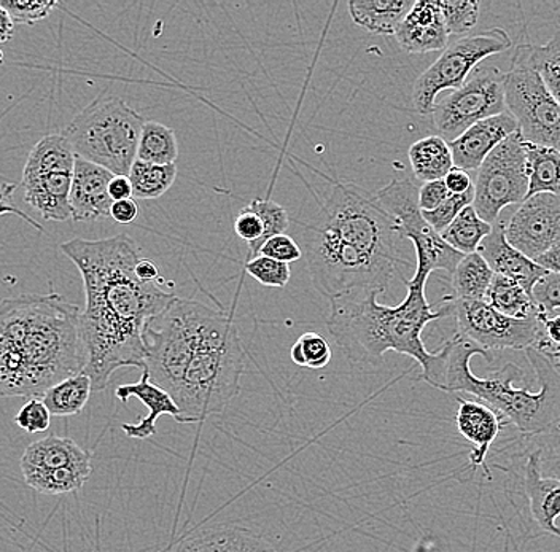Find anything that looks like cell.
<instances>
[{"label": "cell", "instance_id": "4", "mask_svg": "<svg viewBox=\"0 0 560 552\" xmlns=\"http://www.w3.org/2000/svg\"><path fill=\"white\" fill-rule=\"evenodd\" d=\"M75 304L59 293L0 302V397L38 398L85 369Z\"/></svg>", "mask_w": 560, "mask_h": 552}, {"label": "cell", "instance_id": "5", "mask_svg": "<svg viewBox=\"0 0 560 552\" xmlns=\"http://www.w3.org/2000/svg\"><path fill=\"white\" fill-rule=\"evenodd\" d=\"M475 355L492 362L490 352L455 333L440 351L433 352L432 363L420 377L443 392L472 395L503 421L511 422L524 436L541 435L559 427L560 373L545 355L534 348L525 349L528 363L540 383L538 392L513 386L514 380L523 376L513 363H508L490 377L472 375L470 362Z\"/></svg>", "mask_w": 560, "mask_h": 552}, {"label": "cell", "instance_id": "35", "mask_svg": "<svg viewBox=\"0 0 560 552\" xmlns=\"http://www.w3.org/2000/svg\"><path fill=\"white\" fill-rule=\"evenodd\" d=\"M530 61L552 96L560 104V33L545 45H528Z\"/></svg>", "mask_w": 560, "mask_h": 552}, {"label": "cell", "instance_id": "33", "mask_svg": "<svg viewBox=\"0 0 560 552\" xmlns=\"http://www.w3.org/2000/svg\"><path fill=\"white\" fill-rule=\"evenodd\" d=\"M128 178L131 181L132 198L156 199L163 197L173 187L177 178V166L175 164L158 166V164L136 160Z\"/></svg>", "mask_w": 560, "mask_h": 552}, {"label": "cell", "instance_id": "23", "mask_svg": "<svg viewBox=\"0 0 560 552\" xmlns=\"http://www.w3.org/2000/svg\"><path fill=\"white\" fill-rule=\"evenodd\" d=\"M173 552H278L260 535L237 526L201 529L175 544Z\"/></svg>", "mask_w": 560, "mask_h": 552}, {"label": "cell", "instance_id": "9", "mask_svg": "<svg viewBox=\"0 0 560 552\" xmlns=\"http://www.w3.org/2000/svg\"><path fill=\"white\" fill-rule=\"evenodd\" d=\"M511 47L513 40L503 27H489L451 42L412 85V108L422 117L432 115L441 91L460 89L485 59L503 54Z\"/></svg>", "mask_w": 560, "mask_h": 552}, {"label": "cell", "instance_id": "44", "mask_svg": "<svg viewBox=\"0 0 560 552\" xmlns=\"http://www.w3.org/2000/svg\"><path fill=\"white\" fill-rule=\"evenodd\" d=\"M234 233H236L244 243H247V246L257 244L258 240H261L262 233H265L260 216L248 211L247 208L241 209L240 214H237L236 220H234Z\"/></svg>", "mask_w": 560, "mask_h": 552}, {"label": "cell", "instance_id": "22", "mask_svg": "<svg viewBox=\"0 0 560 552\" xmlns=\"http://www.w3.org/2000/svg\"><path fill=\"white\" fill-rule=\"evenodd\" d=\"M115 397L122 401V403H128L131 398H138L140 403L149 410V414H147L139 424L121 425L122 432H125L129 438H150V436L156 433V421L161 415H173L175 421H177L178 415H180V411H178L177 404H175L171 395L164 392L156 384H153L147 372H142V376H140L138 383L125 384V386L118 387V389L115 390Z\"/></svg>", "mask_w": 560, "mask_h": 552}, {"label": "cell", "instance_id": "12", "mask_svg": "<svg viewBox=\"0 0 560 552\" xmlns=\"http://www.w3.org/2000/svg\"><path fill=\"white\" fill-rule=\"evenodd\" d=\"M472 208L485 222H499L508 205L523 204L528 190L527 161L520 131L500 143L476 171Z\"/></svg>", "mask_w": 560, "mask_h": 552}, {"label": "cell", "instance_id": "19", "mask_svg": "<svg viewBox=\"0 0 560 552\" xmlns=\"http://www.w3.org/2000/svg\"><path fill=\"white\" fill-rule=\"evenodd\" d=\"M406 54L443 51L450 45V34L444 26L438 2L418 0L406 13L394 34Z\"/></svg>", "mask_w": 560, "mask_h": 552}, {"label": "cell", "instance_id": "17", "mask_svg": "<svg viewBox=\"0 0 560 552\" xmlns=\"http://www.w3.org/2000/svg\"><path fill=\"white\" fill-rule=\"evenodd\" d=\"M516 131V120L508 111L478 121L450 143L454 167L468 174L478 171L490 153Z\"/></svg>", "mask_w": 560, "mask_h": 552}, {"label": "cell", "instance_id": "53", "mask_svg": "<svg viewBox=\"0 0 560 552\" xmlns=\"http://www.w3.org/2000/svg\"><path fill=\"white\" fill-rule=\"evenodd\" d=\"M3 64V51L2 48H0V66Z\"/></svg>", "mask_w": 560, "mask_h": 552}, {"label": "cell", "instance_id": "54", "mask_svg": "<svg viewBox=\"0 0 560 552\" xmlns=\"http://www.w3.org/2000/svg\"><path fill=\"white\" fill-rule=\"evenodd\" d=\"M556 365H559V366H560V354H559V359H558V360H556ZM556 365H555V366H556Z\"/></svg>", "mask_w": 560, "mask_h": 552}, {"label": "cell", "instance_id": "6", "mask_svg": "<svg viewBox=\"0 0 560 552\" xmlns=\"http://www.w3.org/2000/svg\"><path fill=\"white\" fill-rule=\"evenodd\" d=\"M429 278V272L416 269L411 281H406L408 293L397 306L377 302V290H357L330 300L328 331L350 362L380 365L384 355L394 351L415 359L422 372L429 368L433 352L427 351L422 331L430 321L451 316L446 303L433 310L427 302Z\"/></svg>", "mask_w": 560, "mask_h": 552}, {"label": "cell", "instance_id": "31", "mask_svg": "<svg viewBox=\"0 0 560 552\" xmlns=\"http://www.w3.org/2000/svg\"><path fill=\"white\" fill-rule=\"evenodd\" d=\"M492 232V225L485 222L472 205L460 212L453 223L441 233L444 243L462 255L475 254L482 240Z\"/></svg>", "mask_w": 560, "mask_h": 552}, {"label": "cell", "instance_id": "40", "mask_svg": "<svg viewBox=\"0 0 560 552\" xmlns=\"http://www.w3.org/2000/svg\"><path fill=\"white\" fill-rule=\"evenodd\" d=\"M472 198H475L472 188L467 193L451 195L443 204L438 205L435 211L422 212L423 219L436 233L441 234L454 222L455 216L472 204Z\"/></svg>", "mask_w": 560, "mask_h": 552}, {"label": "cell", "instance_id": "2", "mask_svg": "<svg viewBox=\"0 0 560 552\" xmlns=\"http://www.w3.org/2000/svg\"><path fill=\"white\" fill-rule=\"evenodd\" d=\"M150 380L171 395L178 424H199L225 411L241 390L245 351L225 310L177 298L143 328Z\"/></svg>", "mask_w": 560, "mask_h": 552}, {"label": "cell", "instance_id": "16", "mask_svg": "<svg viewBox=\"0 0 560 552\" xmlns=\"http://www.w3.org/2000/svg\"><path fill=\"white\" fill-rule=\"evenodd\" d=\"M114 174L97 164L75 158L72 188H70V219L73 222H101L110 219L114 201L108 195V184Z\"/></svg>", "mask_w": 560, "mask_h": 552}, {"label": "cell", "instance_id": "38", "mask_svg": "<svg viewBox=\"0 0 560 552\" xmlns=\"http://www.w3.org/2000/svg\"><path fill=\"white\" fill-rule=\"evenodd\" d=\"M0 7L9 13L15 26H33L47 19L59 3L55 0H0Z\"/></svg>", "mask_w": 560, "mask_h": 552}, {"label": "cell", "instance_id": "1", "mask_svg": "<svg viewBox=\"0 0 560 552\" xmlns=\"http://www.w3.org/2000/svg\"><path fill=\"white\" fill-rule=\"evenodd\" d=\"M61 250L79 268L85 286V309L80 314L86 351L83 373L93 392H103L117 369H143V328L175 295L136 275L140 251L128 234L97 240L77 237Z\"/></svg>", "mask_w": 560, "mask_h": 552}, {"label": "cell", "instance_id": "10", "mask_svg": "<svg viewBox=\"0 0 560 552\" xmlns=\"http://www.w3.org/2000/svg\"><path fill=\"white\" fill-rule=\"evenodd\" d=\"M75 152L62 134L45 136L35 143L23 169L24 201L51 222L70 220Z\"/></svg>", "mask_w": 560, "mask_h": 552}, {"label": "cell", "instance_id": "25", "mask_svg": "<svg viewBox=\"0 0 560 552\" xmlns=\"http://www.w3.org/2000/svg\"><path fill=\"white\" fill-rule=\"evenodd\" d=\"M411 0H350V19L357 26L376 36H394L406 13L411 10Z\"/></svg>", "mask_w": 560, "mask_h": 552}, {"label": "cell", "instance_id": "3", "mask_svg": "<svg viewBox=\"0 0 560 552\" xmlns=\"http://www.w3.org/2000/svg\"><path fill=\"white\" fill-rule=\"evenodd\" d=\"M397 225L374 193L336 181L311 222L303 223L304 257L315 290L332 300L357 290L385 292L409 267L397 247Z\"/></svg>", "mask_w": 560, "mask_h": 552}, {"label": "cell", "instance_id": "50", "mask_svg": "<svg viewBox=\"0 0 560 552\" xmlns=\"http://www.w3.org/2000/svg\"><path fill=\"white\" fill-rule=\"evenodd\" d=\"M535 263L545 269L546 272L560 274V243L546 250L538 260H535Z\"/></svg>", "mask_w": 560, "mask_h": 552}, {"label": "cell", "instance_id": "41", "mask_svg": "<svg viewBox=\"0 0 560 552\" xmlns=\"http://www.w3.org/2000/svg\"><path fill=\"white\" fill-rule=\"evenodd\" d=\"M15 422L18 427L33 435V433L47 432L50 428L51 414L40 398H31L18 412Z\"/></svg>", "mask_w": 560, "mask_h": 552}, {"label": "cell", "instance_id": "14", "mask_svg": "<svg viewBox=\"0 0 560 552\" xmlns=\"http://www.w3.org/2000/svg\"><path fill=\"white\" fill-rule=\"evenodd\" d=\"M450 307L451 317L457 321V334L468 339L485 351H525L534 345L540 319L517 320L503 316L486 302L443 300ZM540 316V314H538Z\"/></svg>", "mask_w": 560, "mask_h": 552}, {"label": "cell", "instance_id": "51", "mask_svg": "<svg viewBox=\"0 0 560 552\" xmlns=\"http://www.w3.org/2000/svg\"><path fill=\"white\" fill-rule=\"evenodd\" d=\"M136 275L142 282H156L158 278H160V269H158L153 261L140 258L138 265H136Z\"/></svg>", "mask_w": 560, "mask_h": 552}, {"label": "cell", "instance_id": "26", "mask_svg": "<svg viewBox=\"0 0 560 552\" xmlns=\"http://www.w3.org/2000/svg\"><path fill=\"white\" fill-rule=\"evenodd\" d=\"M528 190L525 199L549 193L560 197V150L524 141Z\"/></svg>", "mask_w": 560, "mask_h": 552}, {"label": "cell", "instance_id": "20", "mask_svg": "<svg viewBox=\"0 0 560 552\" xmlns=\"http://www.w3.org/2000/svg\"><path fill=\"white\" fill-rule=\"evenodd\" d=\"M455 425H457L458 433L467 442H470L471 445H475V449L470 453L472 470L482 467L486 474L490 478L486 457H488L490 446L493 445L500 430H502L503 419L495 411L490 410L488 404L481 403V401L462 400V398H458Z\"/></svg>", "mask_w": 560, "mask_h": 552}, {"label": "cell", "instance_id": "48", "mask_svg": "<svg viewBox=\"0 0 560 552\" xmlns=\"http://www.w3.org/2000/svg\"><path fill=\"white\" fill-rule=\"evenodd\" d=\"M443 180L444 184H446L447 190H450L451 195L467 193V191L471 190L472 188L470 174L458 169V167H453V169L447 173V176L444 177Z\"/></svg>", "mask_w": 560, "mask_h": 552}, {"label": "cell", "instance_id": "24", "mask_svg": "<svg viewBox=\"0 0 560 552\" xmlns=\"http://www.w3.org/2000/svg\"><path fill=\"white\" fill-rule=\"evenodd\" d=\"M91 454L65 436L50 435L31 443L21 457L23 477L35 473H51L77 465H90Z\"/></svg>", "mask_w": 560, "mask_h": 552}, {"label": "cell", "instance_id": "27", "mask_svg": "<svg viewBox=\"0 0 560 552\" xmlns=\"http://www.w3.org/2000/svg\"><path fill=\"white\" fill-rule=\"evenodd\" d=\"M408 155L412 173L423 184L443 180L454 167L450 143L438 134L427 136L412 143Z\"/></svg>", "mask_w": 560, "mask_h": 552}, {"label": "cell", "instance_id": "8", "mask_svg": "<svg viewBox=\"0 0 560 552\" xmlns=\"http://www.w3.org/2000/svg\"><path fill=\"white\" fill-rule=\"evenodd\" d=\"M528 45L514 48L511 69L503 72L506 111L524 141L560 150V104L532 64Z\"/></svg>", "mask_w": 560, "mask_h": 552}, {"label": "cell", "instance_id": "21", "mask_svg": "<svg viewBox=\"0 0 560 552\" xmlns=\"http://www.w3.org/2000/svg\"><path fill=\"white\" fill-rule=\"evenodd\" d=\"M524 491L530 503V513L542 532L560 538V480L542 477L541 449L528 456L524 468Z\"/></svg>", "mask_w": 560, "mask_h": 552}, {"label": "cell", "instance_id": "29", "mask_svg": "<svg viewBox=\"0 0 560 552\" xmlns=\"http://www.w3.org/2000/svg\"><path fill=\"white\" fill-rule=\"evenodd\" d=\"M493 272L486 263L485 258L475 251V254L464 255L453 274H451V286H453L454 300H470V302H485L486 293L490 282H492Z\"/></svg>", "mask_w": 560, "mask_h": 552}, {"label": "cell", "instance_id": "37", "mask_svg": "<svg viewBox=\"0 0 560 552\" xmlns=\"http://www.w3.org/2000/svg\"><path fill=\"white\" fill-rule=\"evenodd\" d=\"M290 356L300 368L322 369L331 362V345L322 334L307 331L293 344Z\"/></svg>", "mask_w": 560, "mask_h": 552}, {"label": "cell", "instance_id": "49", "mask_svg": "<svg viewBox=\"0 0 560 552\" xmlns=\"http://www.w3.org/2000/svg\"><path fill=\"white\" fill-rule=\"evenodd\" d=\"M108 195H110L114 202L131 199L132 187L128 176H114L110 184H108Z\"/></svg>", "mask_w": 560, "mask_h": 552}, {"label": "cell", "instance_id": "55", "mask_svg": "<svg viewBox=\"0 0 560 552\" xmlns=\"http://www.w3.org/2000/svg\"><path fill=\"white\" fill-rule=\"evenodd\" d=\"M10 108H12V107H10ZM10 108H7V110H5V111H3V114H2V115H0V118H2V117H3V115H5V114H7V111H9V110H10Z\"/></svg>", "mask_w": 560, "mask_h": 552}, {"label": "cell", "instance_id": "52", "mask_svg": "<svg viewBox=\"0 0 560 552\" xmlns=\"http://www.w3.org/2000/svg\"><path fill=\"white\" fill-rule=\"evenodd\" d=\"M13 31H15V24H13L9 13L0 7V44L9 42L13 36Z\"/></svg>", "mask_w": 560, "mask_h": 552}, {"label": "cell", "instance_id": "43", "mask_svg": "<svg viewBox=\"0 0 560 552\" xmlns=\"http://www.w3.org/2000/svg\"><path fill=\"white\" fill-rule=\"evenodd\" d=\"M535 303L542 313L551 314L560 309V274H548L535 285L534 292H532Z\"/></svg>", "mask_w": 560, "mask_h": 552}, {"label": "cell", "instance_id": "15", "mask_svg": "<svg viewBox=\"0 0 560 552\" xmlns=\"http://www.w3.org/2000/svg\"><path fill=\"white\" fill-rule=\"evenodd\" d=\"M508 243L530 260L560 243V197L541 193L525 199L505 223Z\"/></svg>", "mask_w": 560, "mask_h": 552}, {"label": "cell", "instance_id": "34", "mask_svg": "<svg viewBox=\"0 0 560 552\" xmlns=\"http://www.w3.org/2000/svg\"><path fill=\"white\" fill-rule=\"evenodd\" d=\"M245 208L260 216L262 228H265L261 240L248 246L247 260H254L260 255V249L266 240L271 239L272 236H278V234H285L290 226V216L282 205L268 198L252 199Z\"/></svg>", "mask_w": 560, "mask_h": 552}, {"label": "cell", "instance_id": "42", "mask_svg": "<svg viewBox=\"0 0 560 552\" xmlns=\"http://www.w3.org/2000/svg\"><path fill=\"white\" fill-rule=\"evenodd\" d=\"M260 255L280 261V263L290 265L303 258V250L293 237L287 236V234H278V236H272L271 239L262 244Z\"/></svg>", "mask_w": 560, "mask_h": 552}, {"label": "cell", "instance_id": "11", "mask_svg": "<svg viewBox=\"0 0 560 552\" xmlns=\"http://www.w3.org/2000/svg\"><path fill=\"white\" fill-rule=\"evenodd\" d=\"M418 195L419 188L411 180L395 178L374 197L394 219L398 236L411 239L416 251V269L429 274L443 269L453 274L464 255L447 246L441 234L425 222L419 208Z\"/></svg>", "mask_w": 560, "mask_h": 552}, {"label": "cell", "instance_id": "46", "mask_svg": "<svg viewBox=\"0 0 560 552\" xmlns=\"http://www.w3.org/2000/svg\"><path fill=\"white\" fill-rule=\"evenodd\" d=\"M18 185L15 184H2L0 185V215H18L20 219L26 220L31 226H34L38 232H44L40 225L35 220L30 219L20 208H16L12 202L13 195H15Z\"/></svg>", "mask_w": 560, "mask_h": 552}, {"label": "cell", "instance_id": "7", "mask_svg": "<svg viewBox=\"0 0 560 552\" xmlns=\"http://www.w3.org/2000/svg\"><path fill=\"white\" fill-rule=\"evenodd\" d=\"M143 125L142 115L120 97L101 94L70 121L62 136L79 158L114 176H128L138 158Z\"/></svg>", "mask_w": 560, "mask_h": 552}, {"label": "cell", "instance_id": "18", "mask_svg": "<svg viewBox=\"0 0 560 552\" xmlns=\"http://www.w3.org/2000/svg\"><path fill=\"white\" fill-rule=\"evenodd\" d=\"M478 254L485 258L493 274L503 275V278L517 282L528 295H532L535 285L548 274L534 260L525 257L524 254H521L520 250L514 249L508 243L505 222L500 219L499 222L493 223L492 232L482 240Z\"/></svg>", "mask_w": 560, "mask_h": 552}, {"label": "cell", "instance_id": "32", "mask_svg": "<svg viewBox=\"0 0 560 552\" xmlns=\"http://www.w3.org/2000/svg\"><path fill=\"white\" fill-rule=\"evenodd\" d=\"M177 158L178 142L173 129L158 121H145L140 132L136 160L166 166V164H175Z\"/></svg>", "mask_w": 560, "mask_h": 552}, {"label": "cell", "instance_id": "28", "mask_svg": "<svg viewBox=\"0 0 560 552\" xmlns=\"http://www.w3.org/2000/svg\"><path fill=\"white\" fill-rule=\"evenodd\" d=\"M485 302L511 319H537L540 314L534 296L528 295L517 282L499 274H493Z\"/></svg>", "mask_w": 560, "mask_h": 552}, {"label": "cell", "instance_id": "45", "mask_svg": "<svg viewBox=\"0 0 560 552\" xmlns=\"http://www.w3.org/2000/svg\"><path fill=\"white\" fill-rule=\"evenodd\" d=\"M451 197L444 180L427 181L419 188L418 201L422 212L435 211L438 205L443 204Z\"/></svg>", "mask_w": 560, "mask_h": 552}, {"label": "cell", "instance_id": "36", "mask_svg": "<svg viewBox=\"0 0 560 552\" xmlns=\"http://www.w3.org/2000/svg\"><path fill=\"white\" fill-rule=\"evenodd\" d=\"M438 7L450 37H465L478 24L481 3L476 0H440Z\"/></svg>", "mask_w": 560, "mask_h": 552}, {"label": "cell", "instance_id": "30", "mask_svg": "<svg viewBox=\"0 0 560 552\" xmlns=\"http://www.w3.org/2000/svg\"><path fill=\"white\" fill-rule=\"evenodd\" d=\"M91 394H93V386L90 377L85 373H80L50 387L42 395V401L51 415L69 418L85 410Z\"/></svg>", "mask_w": 560, "mask_h": 552}, {"label": "cell", "instance_id": "47", "mask_svg": "<svg viewBox=\"0 0 560 552\" xmlns=\"http://www.w3.org/2000/svg\"><path fill=\"white\" fill-rule=\"evenodd\" d=\"M138 215L139 208L135 198L122 199V201H117L112 204L110 216L115 222L121 223V225H128V223L135 222Z\"/></svg>", "mask_w": 560, "mask_h": 552}, {"label": "cell", "instance_id": "13", "mask_svg": "<svg viewBox=\"0 0 560 552\" xmlns=\"http://www.w3.org/2000/svg\"><path fill=\"white\" fill-rule=\"evenodd\" d=\"M503 111H506L503 72L495 66L481 64L460 89L438 101L432 118L438 136L451 143L472 125Z\"/></svg>", "mask_w": 560, "mask_h": 552}, {"label": "cell", "instance_id": "39", "mask_svg": "<svg viewBox=\"0 0 560 552\" xmlns=\"http://www.w3.org/2000/svg\"><path fill=\"white\" fill-rule=\"evenodd\" d=\"M244 268L258 284L272 286V289H283L292 278L289 265L280 263L265 255H258L254 260L245 261Z\"/></svg>", "mask_w": 560, "mask_h": 552}]
</instances>
